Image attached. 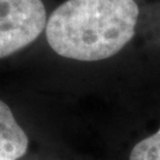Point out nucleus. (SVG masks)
<instances>
[{
    "mask_svg": "<svg viewBox=\"0 0 160 160\" xmlns=\"http://www.w3.org/2000/svg\"><path fill=\"white\" fill-rule=\"evenodd\" d=\"M138 17L134 0H68L49 18L46 39L62 57L102 61L129 43Z\"/></svg>",
    "mask_w": 160,
    "mask_h": 160,
    "instance_id": "nucleus-1",
    "label": "nucleus"
},
{
    "mask_svg": "<svg viewBox=\"0 0 160 160\" xmlns=\"http://www.w3.org/2000/svg\"><path fill=\"white\" fill-rule=\"evenodd\" d=\"M46 23L42 0H0V58L34 42Z\"/></svg>",
    "mask_w": 160,
    "mask_h": 160,
    "instance_id": "nucleus-2",
    "label": "nucleus"
},
{
    "mask_svg": "<svg viewBox=\"0 0 160 160\" xmlns=\"http://www.w3.org/2000/svg\"><path fill=\"white\" fill-rule=\"evenodd\" d=\"M29 146V139L19 126L10 107L0 100V160L22 158Z\"/></svg>",
    "mask_w": 160,
    "mask_h": 160,
    "instance_id": "nucleus-3",
    "label": "nucleus"
},
{
    "mask_svg": "<svg viewBox=\"0 0 160 160\" xmlns=\"http://www.w3.org/2000/svg\"><path fill=\"white\" fill-rule=\"evenodd\" d=\"M129 160H160V128L134 146Z\"/></svg>",
    "mask_w": 160,
    "mask_h": 160,
    "instance_id": "nucleus-4",
    "label": "nucleus"
}]
</instances>
